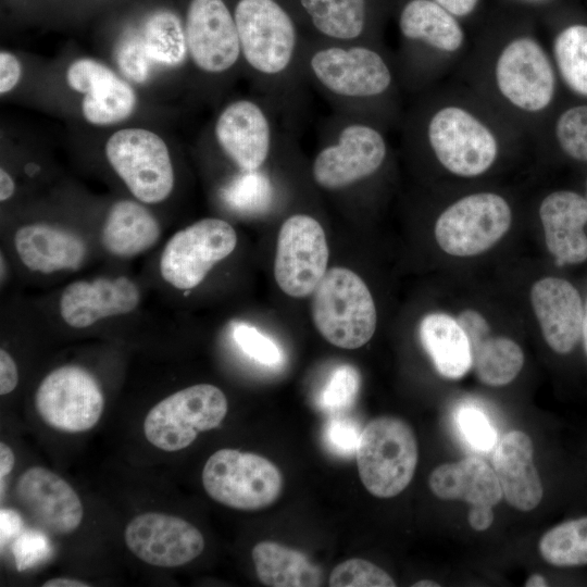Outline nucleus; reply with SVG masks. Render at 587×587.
Here are the masks:
<instances>
[{"label":"nucleus","mask_w":587,"mask_h":587,"mask_svg":"<svg viewBox=\"0 0 587 587\" xmlns=\"http://www.w3.org/2000/svg\"><path fill=\"white\" fill-rule=\"evenodd\" d=\"M241 60L265 99L284 114L299 102L304 46L290 14L276 0H239L234 10Z\"/></svg>","instance_id":"1"},{"label":"nucleus","mask_w":587,"mask_h":587,"mask_svg":"<svg viewBox=\"0 0 587 587\" xmlns=\"http://www.w3.org/2000/svg\"><path fill=\"white\" fill-rule=\"evenodd\" d=\"M302 66L305 82L339 114L362 117L361 109L387 93L394 83L385 57L364 42L305 45Z\"/></svg>","instance_id":"2"},{"label":"nucleus","mask_w":587,"mask_h":587,"mask_svg":"<svg viewBox=\"0 0 587 587\" xmlns=\"http://www.w3.org/2000/svg\"><path fill=\"white\" fill-rule=\"evenodd\" d=\"M330 139L315 154L311 173L329 191L349 188L374 175L384 164L388 146L384 134L364 117L337 113L327 125Z\"/></svg>","instance_id":"3"},{"label":"nucleus","mask_w":587,"mask_h":587,"mask_svg":"<svg viewBox=\"0 0 587 587\" xmlns=\"http://www.w3.org/2000/svg\"><path fill=\"white\" fill-rule=\"evenodd\" d=\"M311 313L319 333L338 348H360L376 329L373 297L363 279L346 267L326 271L312 292Z\"/></svg>","instance_id":"4"},{"label":"nucleus","mask_w":587,"mask_h":587,"mask_svg":"<svg viewBox=\"0 0 587 587\" xmlns=\"http://www.w3.org/2000/svg\"><path fill=\"white\" fill-rule=\"evenodd\" d=\"M355 459L361 482L371 495L398 496L415 473L419 449L414 432L399 417H376L362 429Z\"/></svg>","instance_id":"5"},{"label":"nucleus","mask_w":587,"mask_h":587,"mask_svg":"<svg viewBox=\"0 0 587 587\" xmlns=\"http://www.w3.org/2000/svg\"><path fill=\"white\" fill-rule=\"evenodd\" d=\"M202 484L216 502L236 510L255 511L282 495L284 478L268 459L236 449H221L207 460Z\"/></svg>","instance_id":"6"},{"label":"nucleus","mask_w":587,"mask_h":587,"mask_svg":"<svg viewBox=\"0 0 587 587\" xmlns=\"http://www.w3.org/2000/svg\"><path fill=\"white\" fill-rule=\"evenodd\" d=\"M227 409V399L218 387L192 385L158 402L143 421V433L152 446L178 451L190 446L199 433L217 427Z\"/></svg>","instance_id":"7"},{"label":"nucleus","mask_w":587,"mask_h":587,"mask_svg":"<svg viewBox=\"0 0 587 587\" xmlns=\"http://www.w3.org/2000/svg\"><path fill=\"white\" fill-rule=\"evenodd\" d=\"M104 150L111 167L139 201L159 203L171 195L173 164L158 134L139 127L123 128L110 136Z\"/></svg>","instance_id":"8"},{"label":"nucleus","mask_w":587,"mask_h":587,"mask_svg":"<svg viewBox=\"0 0 587 587\" xmlns=\"http://www.w3.org/2000/svg\"><path fill=\"white\" fill-rule=\"evenodd\" d=\"M426 138L438 162L458 176L482 175L498 155V142L488 126L455 105L433 113L427 122Z\"/></svg>","instance_id":"9"},{"label":"nucleus","mask_w":587,"mask_h":587,"mask_svg":"<svg viewBox=\"0 0 587 587\" xmlns=\"http://www.w3.org/2000/svg\"><path fill=\"white\" fill-rule=\"evenodd\" d=\"M511 209L504 198L492 192L463 197L437 218L435 238L454 257H472L491 248L510 228Z\"/></svg>","instance_id":"10"},{"label":"nucleus","mask_w":587,"mask_h":587,"mask_svg":"<svg viewBox=\"0 0 587 587\" xmlns=\"http://www.w3.org/2000/svg\"><path fill=\"white\" fill-rule=\"evenodd\" d=\"M236 245L237 234L228 222L213 217L197 221L166 242L160 259L161 276L176 289H192Z\"/></svg>","instance_id":"11"},{"label":"nucleus","mask_w":587,"mask_h":587,"mask_svg":"<svg viewBox=\"0 0 587 587\" xmlns=\"http://www.w3.org/2000/svg\"><path fill=\"white\" fill-rule=\"evenodd\" d=\"M277 113L265 98L263 101L239 98L227 103L217 115L214 138L240 173L259 172L268 160L275 138L279 137Z\"/></svg>","instance_id":"12"},{"label":"nucleus","mask_w":587,"mask_h":587,"mask_svg":"<svg viewBox=\"0 0 587 587\" xmlns=\"http://www.w3.org/2000/svg\"><path fill=\"white\" fill-rule=\"evenodd\" d=\"M35 403L40 417L52 428L80 433L98 423L104 398L91 373L78 365H64L42 379Z\"/></svg>","instance_id":"13"},{"label":"nucleus","mask_w":587,"mask_h":587,"mask_svg":"<svg viewBox=\"0 0 587 587\" xmlns=\"http://www.w3.org/2000/svg\"><path fill=\"white\" fill-rule=\"evenodd\" d=\"M328 246L322 225L308 214H294L280 226L274 260L279 288L294 298L314 291L325 275Z\"/></svg>","instance_id":"14"},{"label":"nucleus","mask_w":587,"mask_h":587,"mask_svg":"<svg viewBox=\"0 0 587 587\" xmlns=\"http://www.w3.org/2000/svg\"><path fill=\"white\" fill-rule=\"evenodd\" d=\"M495 79L501 96L525 112L545 110L555 93L551 61L530 37H517L503 47L496 61Z\"/></svg>","instance_id":"15"},{"label":"nucleus","mask_w":587,"mask_h":587,"mask_svg":"<svg viewBox=\"0 0 587 587\" xmlns=\"http://www.w3.org/2000/svg\"><path fill=\"white\" fill-rule=\"evenodd\" d=\"M185 33L189 58L204 74H226L241 60L234 15L224 0H190Z\"/></svg>","instance_id":"16"},{"label":"nucleus","mask_w":587,"mask_h":587,"mask_svg":"<svg viewBox=\"0 0 587 587\" xmlns=\"http://www.w3.org/2000/svg\"><path fill=\"white\" fill-rule=\"evenodd\" d=\"M127 548L139 560L159 567H176L199 557L204 538L189 522L174 515L147 512L126 526Z\"/></svg>","instance_id":"17"},{"label":"nucleus","mask_w":587,"mask_h":587,"mask_svg":"<svg viewBox=\"0 0 587 587\" xmlns=\"http://www.w3.org/2000/svg\"><path fill=\"white\" fill-rule=\"evenodd\" d=\"M17 500L46 530L71 534L83 520V504L72 486L42 466L26 470L15 488Z\"/></svg>","instance_id":"18"},{"label":"nucleus","mask_w":587,"mask_h":587,"mask_svg":"<svg viewBox=\"0 0 587 587\" xmlns=\"http://www.w3.org/2000/svg\"><path fill=\"white\" fill-rule=\"evenodd\" d=\"M140 291L126 276L76 280L63 290L60 313L74 328H86L98 321L133 312L139 304Z\"/></svg>","instance_id":"19"},{"label":"nucleus","mask_w":587,"mask_h":587,"mask_svg":"<svg viewBox=\"0 0 587 587\" xmlns=\"http://www.w3.org/2000/svg\"><path fill=\"white\" fill-rule=\"evenodd\" d=\"M530 302L548 346L570 353L583 330L584 309L577 289L567 280L546 277L530 289Z\"/></svg>","instance_id":"20"},{"label":"nucleus","mask_w":587,"mask_h":587,"mask_svg":"<svg viewBox=\"0 0 587 587\" xmlns=\"http://www.w3.org/2000/svg\"><path fill=\"white\" fill-rule=\"evenodd\" d=\"M539 217L546 246L558 265L578 264L587 259V198L571 190H557L540 203Z\"/></svg>","instance_id":"21"},{"label":"nucleus","mask_w":587,"mask_h":587,"mask_svg":"<svg viewBox=\"0 0 587 587\" xmlns=\"http://www.w3.org/2000/svg\"><path fill=\"white\" fill-rule=\"evenodd\" d=\"M494 467L502 496L520 511H532L544 496L542 484L534 463V446L527 434L511 430L498 444Z\"/></svg>","instance_id":"22"},{"label":"nucleus","mask_w":587,"mask_h":587,"mask_svg":"<svg viewBox=\"0 0 587 587\" xmlns=\"http://www.w3.org/2000/svg\"><path fill=\"white\" fill-rule=\"evenodd\" d=\"M14 247L28 270L42 274L76 271L87 255V246L82 237L46 223L20 227L14 235Z\"/></svg>","instance_id":"23"},{"label":"nucleus","mask_w":587,"mask_h":587,"mask_svg":"<svg viewBox=\"0 0 587 587\" xmlns=\"http://www.w3.org/2000/svg\"><path fill=\"white\" fill-rule=\"evenodd\" d=\"M428 486L441 500H462L472 505L495 507L502 498L495 471L473 457L438 465L428 477Z\"/></svg>","instance_id":"24"},{"label":"nucleus","mask_w":587,"mask_h":587,"mask_svg":"<svg viewBox=\"0 0 587 587\" xmlns=\"http://www.w3.org/2000/svg\"><path fill=\"white\" fill-rule=\"evenodd\" d=\"M79 92L84 93L83 116L92 125L121 123L133 114L137 105V96L130 84L99 61L84 74Z\"/></svg>","instance_id":"25"},{"label":"nucleus","mask_w":587,"mask_h":587,"mask_svg":"<svg viewBox=\"0 0 587 587\" xmlns=\"http://www.w3.org/2000/svg\"><path fill=\"white\" fill-rule=\"evenodd\" d=\"M161 236L155 216L133 200L115 202L101 229V243L111 254L132 258L152 248Z\"/></svg>","instance_id":"26"},{"label":"nucleus","mask_w":587,"mask_h":587,"mask_svg":"<svg viewBox=\"0 0 587 587\" xmlns=\"http://www.w3.org/2000/svg\"><path fill=\"white\" fill-rule=\"evenodd\" d=\"M420 338L441 376L458 379L472 366L470 340L458 320L448 314L425 315L420 324Z\"/></svg>","instance_id":"27"},{"label":"nucleus","mask_w":587,"mask_h":587,"mask_svg":"<svg viewBox=\"0 0 587 587\" xmlns=\"http://www.w3.org/2000/svg\"><path fill=\"white\" fill-rule=\"evenodd\" d=\"M399 29L404 39L452 53L461 49L464 33L455 16L434 0H410L401 10Z\"/></svg>","instance_id":"28"},{"label":"nucleus","mask_w":587,"mask_h":587,"mask_svg":"<svg viewBox=\"0 0 587 587\" xmlns=\"http://www.w3.org/2000/svg\"><path fill=\"white\" fill-rule=\"evenodd\" d=\"M260 582L272 587H316L321 569L302 552L274 541H260L251 552Z\"/></svg>","instance_id":"29"},{"label":"nucleus","mask_w":587,"mask_h":587,"mask_svg":"<svg viewBox=\"0 0 587 587\" xmlns=\"http://www.w3.org/2000/svg\"><path fill=\"white\" fill-rule=\"evenodd\" d=\"M299 1L325 41L362 42L366 28V0Z\"/></svg>","instance_id":"30"},{"label":"nucleus","mask_w":587,"mask_h":587,"mask_svg":"<svg viewBox=\"0 0 587 587\" xmlns=\"http://www.w3.org/2000/svg\"><path fill=\"white\" fill-rule=\"evenodd\" d=\"M471 350L472 365L478 379L485 385H507L523 367V351L515 341L509 338L488 336Z\"/></svg>","instance_id":"31"},{"label":"nucleus","mask_w":587,"mask_h":587,"mask_svg":"<svg viewBox=\"0 0 587 587\" xmlns=\"http://www.w3.org/2000/svg\"><path fill=\"white\" fill-rule=\"evenodd\" d=\"M141 38L154 64L177 67L189 57L185 26L171 11L151 14L143 25Z\"/></svg>","instance_id":"32"},{"label":"nucleus","mask_w":587,"mask_h":587,"mask_svg":"<svg viewBox=\"0 0 587 587\" xmlns=\"http://www.w3.org/2000/svg\"><path fill=\"white\" fill-rule=\"evenodd\" d=\"M552 51L564 84L574 93L587 98V25L563 28L553 40Z\"/></svg>","instance_id":"33"},{"label":"nucleus","mask_w":587,"mask_h":587,"mask_svg":"<svg viewBox=\"0 0 587 587\" xmlns=\"http://www.w3.org/2000/svg\"><path fill=\"white\" fill-rule=\"evenodd\" d=\"M539 552L555 566L587 565V516L563 522L540 538Z\"/></svg>","instance_id":"34"},{"label":"nucleus","mask_w":587,"mask_h":587,"mask_svg":"<svg viewBox=\"0 0 587 587\" xmlns=\"http://www.w3.org/2000/svg\"><path fill=\"white\" fill-rule=\"evenodd\" d=\"M271 197V183L261 171L239 173L225 188L224 195L232 208L246 213L264 210Z\"/></svg>","instance_id":"35"},{"label":"nucleus","mask_w":587,"mask_h":587,"mask_svg":"<svg viewBox=\"0 0 587 587\" xmlns=\"http://www.w3.org/2000/svg\"><path fill=\"white\" fill-rule=\"evenodd\" d=\"M359 388L358 371L349 364L339 365L333 371L320 392L319 407L332 414H340L353 404Z\"/></svg>","instance_id":"36"},{"label":"nucleus","mask_w":587,"mask_h":587,"mask_svg":"<svg viewBox=\"0 0 587 587\" xmlns=\"http://www.w3.org/2000/svg\"><path fill=\"white\" fill-rule=\"evenodd\" d=\"M557 141L570 158L587 162V104L571 107L555 122Z\"/></svg>","instance_id":"37"},{"label":"nucleus","mask_w":587,"mask_h":587,"mask_svg":"<svg viewBox=\"0 0 587 587\" xmlns=\"http://www.w3.org/2000/svg\"><path fill=\"white\" fill-rule=\"evenodd\" d=\"M328 585L330 587H394L396 582L374 563L353 558L333 569Z\"/></svg>","instance_id":"38"},{"label":"nucleus","mask_w":587,"mask_h":587,"mask_svg":"<svg viewBox=\"0 0 587 587\" xmlns=\"http://www.w3.org/2000/svg\"><path fill=\"white\" fill-rule=\"evenodd\" d=\"M233 339L243 353L262 365L276 366L283 361L282 351L275 341L250 324L236 323L233 326Z\"/></svg>","instance_id":"39"},{"label":"nucleus","mask_w":587,"mask_h":587,"mask_svg":"<svg viewBox=\"0 0 587 587\" xmlns=\"http://www.w3.org/2000/svg\"><path fill=\"white\" fill-rule=\"evenodd\" d=\"M116 63L123 75L137 84L148 80L154 64L146 51L141 35H128L120 42Z\"/></svg>","instance_id":"40"},{"label":"nucleus","mask_w":587,"mask_h":587,"mask_svg":"<svg viewBox=\"0 0 587 587\" xmlns=\"http://www.w3.org/2000/svg\"><path fill=\"white\" fill-rule=\"evenodd\" d=\"M458 424L466 441L476 450L488 451L497 442V433L483 412L475 408H462Z\"/></svg>","instance_id":"41"},{"label":"nucleus","mask_w":587,"mask_h":587,"mask_svg":"<svg viewBox=\"0 0 587 587\" xmlns=\"http://www.w3.org/2000/svg\"><path fill=\"white\" fill-rule=\"evenodd\" d=\"M51 552L47 536L36 529H23L12 542V553L17 571H25L46 560Z\"/></svg>","instance_id":"42"},{"label":"nucleus","mask_w":587,"mask_h":587,"mask_svg":"<svg viewBox=\"0 0 587 587\" xmlns=\"http://www.w3.org/2000/svg\"><path fill=\"white\" fill-rule=\"evenodd\" d=\"M361 432L354 420L335 414L325 426V441L335 453L344 457L355 454Z\"/></svg>","instance_id":"43"},{"label":"nucleus","mask_w":587,"mask_h":587,"mask_svg":"<svg viewBox=\"0 0 587 587\" xmlns=\"http://www.w3.org/2000/svg\"><path fill=\"white\" fill-rule=\"evenodd\" d=\"M459 324L465 332L471 348L489 336L490 329L486 320L476 311L465 310L458 319Z\"/></svg>","instance_id":"44"},{"label":"nucleus","mask_w":587,"mask_h":587,"mask_svg":"<svg viewBox=\"0 0 587 587\" xmlns=\"http://www.w3.org/2000/svg\"><path fill=\"white\" fill-rule=\"evenodd\" d=\"M22 77V66L18 59L2 50L0 52V93L10 92Z\"/></svg>","instance_id":"45"},{"label":"nucleus","mask_w":587,"mask_h":587,"mask_svg":"<svg viewBox=\"0 0 587 587\" xmlns=\"http://www.w3.org/2000/svg\"><path fill=\"white\" fill-rule=\"evenodd\" d=\"M23 532V520L18 512L2 508L0 510V547L1 550Z\"/></svg>","instance_id":"46"},{"label":"nucleus","mask_w":587,"mask_h":587,"mask_svg":"<svg viewBox=\"0 0 587 587\" xmlns=\"http://www.w3.org/2000/svg\"><path fill=\"white\" fill-rule=\"evenodd\" d=\"M18 383V371L15 361L4 349L0 350V394L8 395Z\"/></svg>","instance_id":"47"},{"label":"nucleus","mask_w":587,"mask_h":587,"mask_svg":"<svg viewBox=\"0 0 587 587\" xmlns=\"http://www.w3.org/2000/svg\"><path fill=\"white\" fill-rule=\"evenodd\" d=\"M467 520L471 527L475 530H486L494 522L492 507L472 505Z\"/></svg>","instance_id":"48"},{"label":"nucleus","mask_w":587,"mask_h":587,"mask_svg":"<svg viewBox=\"0 0 587 587\" xmlns=\"http://www.w3.org/2000/svg\"><path fill=\"white\" fill-rule=\"evenodd\" d=\"M439 5H441L444 9H446L449 13H451L454 16H466L471 14L477 3L478 0H434Z\"/></svg>","instance_id":"49"},{"label":"nucleus","mask_w":587,"mask_h":587,"mask_svg":"<svg viewBox=\"0 0 587 587\" xmlns=\"http://www.w3.org/2000/svg\"><path fill=\"white\" fill-rule=\"evenodd\" d=\"M14 465L12 449L4 442L0 444V478H4Z\"/></svg>","instance_id":"50"},{"label":"nucleus","mask_w":587,"mask_h":587,"mask_svg":"<svg viewBox=\"0 0 587 587\" xmlns=\"http://www.w3.org/2000/svg\"><path fill=\"white\" fill-rule=\"evenodd\" d=\"M15 191V183L12 176L4 170H0V200L7 201Z\"/></svg>","instance_id":"51"},{"label":"nucleus","mask_w":587,"mask_h":587,"mask_svg":"<svg viewBox=\"0 0 587 587\" xmlns=\"http://www.w3.org/2000/svg\"><path fill=\"white\" fill-rule=\"evenodd\" d=\"M90 584H87L83 580L73 579V578H52L42 584V587H89Z\"/></svg>","instance_id":"52"},{"label":"nucleus","mask_w":587,"mask_h":587,"mask_svg":"<svg viewBox=\"0 0 587 587\" xmlns=\"http://www.w3.org/2000/svg\"><path fill=\"white\" fill-rule=\"evenodd\" d=\"M526 587H546L548 586L547 579L540 574L530 575L525 584Z\"/></svg>","instance_id":"53"},{"label":"nucleus","mask_w":587,"mask_h":587,"mask_svg":"<svg viewBox=\"0 0 587 587\" xmlns=\"http://www.w3.org/2000/svg\"><path fill=\"white\" fill-rule=\"evenodd\" d=\"M582 336L584 340L585 350L587 352V302L584 309V319H583V330Z\"/></svg>","instance_id":"54"},{"label":"nucleus","mask_w":587,"mask_h":587,"mask_svg":"<svg viewBox=\"0 0 587 587\" xmlns=\"http://www.w3.org/2000/svg\"><path fill=\"white\" fill-rule=\"evenodd\" d=\"M413 587H439L440 585L430 579H422L412 585Z\"/></svg>","instance_id":"55"},{"label":"nucleus","mask_w":587,"mask_h":587,"mask_svg":"<svg viewBox=\"0 0 587 587\" xmlns=\"http://www.w3.org/2000/svg\"><path fill=\"white\" fill-rule=\"evenodd\" d=\"M586 195H587V180H586ZM586 198H587V196H586Z\"/></svg>","instance_id":"56"}]
</instances>
